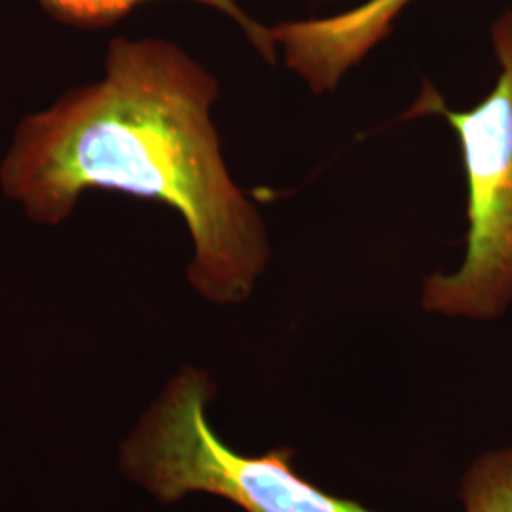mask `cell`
I'll use <instances>...</instances> for the list:
<instances>
[{
    "instance_id": "cell-1",
    "label": "cell",
    "mask_w": 512,
    "mask_h": 512,
    "mask_svg": "<svg viewBox=\"0 0 512 512\" xmlns=\"http://www.w3.org/2000/svg\"><path fill=\"white\" fill-rule=\"evenodd\" d=\"M219 95L217 76L175 42L112 38L99 80L19 122L0 162V190L50 228L92 190L164 203L192 239V289L219 306L241 304L272 247L260 209L222 156Z\"/></svg>"
},
{
    "instance_id": "cell-2",
    "label": "cell",
    "mask_w": 512,
    "mask_h": 512,
    "mask_svg": "<svg viewBox=\"0 0 512 512\" xmlns=\"http://www.w3.org/2000/svg\"><path fill=\"white\" fill-rule=\"evenodd\" d=\"M213 397L211 378L184 366L124 444L122 471L164 503L209 494L245 512H376L298 475L291 448L245 456L226 446L207 418Z\"/></svg>"
},
{
    "instance_id": "cell-3",
    "label": "cell",
    "mask_w": 512,
    "mask_h": 512,
    "mask_svg": "<svg viewBox=\"0 0 512 512\" xmlns=\"http://www.w3.org/2000/svg\"><path fill=\"white\" fill-rule=\"evenodd\" d=\"M494 90L476 107L450 109L425 86L414 114H437L456 131L467 179L465 256L454 272L425 277L420 304L450 319L494 321L512 308V10L492 27Z\"/></svg>"
},
{
    "instance_id": "cell-4",
    "label": "cell",
    "mask_w": 512,
    "mask_h": 512,
    "mask_svg": "<svg viewBox=\"0 0 512 512\" xmlns=\"http://www.w3.org/2000/svg\"><path fill=\"white\" fill-rule=\"evenodd\" d=\"M410 0H366L329 18L285 21L270 27L285 65L315 95L334 92L382 40Z\"/></svg>"
},
{
    "instance_id": "cell-5",
    "label": "cell",
    "mask_w": 512,
    "mask_h": 512,
    "mask_svg": "<svg viewBox=\"0 0 512 512\" xmlns=\"http://www.w3.org/2000/svg\"><path fill=\"white\" fill-rule=\"evenodd\" d=\"M40 8L57 23L78 29H105L131 14L139 4L148 0H38ZM217 10L222 16L232 19L249 44L270 65L277 61V46L270 27H264L251 18L238 0H188Z\"/></svg>"
},
{
    "instance_id": "cell-6",
    "label": "cell",
    "mask_w": 512,
    "mask_h": 512,
    "mask_svg": "<svg viewBox=\"0 0 512 512\" xmlns=\"http://www.w3.org/2000/svg\"><path fill=\"white\" fill-rule=\"evenodd\" d=\"M463 512H512V444L488 450L459 484Z\"/></svg>"
}]
</instances>
